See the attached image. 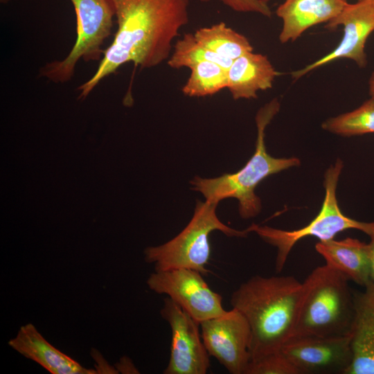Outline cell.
Masks as SVG:
<instances>
[{
  "label": "cell",
  "mask_w": 374,
  "mask_h": 374,
  "mask_svg": "<svg viewBox=\"0 0 374 374\" xmlns=\"http://www.w3.org/2000/svg\"><path fill=\"white\" fill-rule=\"evenodd\" d=\"M117 30L98 66L78 87L86 98L105 78L133 62L150 69L168 60L173 42L189 21L190 0H114Z\"/></svg>",
  "instance_id": "6da1fadb"
},
{
  "label": "cell",
  "mask_w": 374,
  "mask_h": 374,
  "mask_svg": "<svg viewBox=\"0 0 374 374\" xmlns=\"http://www.w3.org/2000/svg\"><path fill=\"white\" fill-rule=\"evenodd\" d=\"M302 294L303 283L292 276L260 275L232 293V308L244 316L251 328V360L280 350L292 337Z\"/></svg>",
  "instance_id": "7a4b0ae2"
},
{
  "label": "cell",
  "mask_w": 374,
  "mask_h": 374,
  "mask_svg": "<svg viewBox=\"0 0 374 374\" xmlns=\"http://www.w3.org/2000/svg\"><path fill=\"white\" fill-rule=\"evenodd\" d=\"M279 109L280 103L275 98L258 111L255 118L257 127L255 152L243 168L235 173L215 178L195 177L190 181L193 189L200 192L206 200L216 203L227 198L238 199L239 213L244 219L258 215L262 206L260 199L255 193L257 186L269 175L300 165L296 157L275 158L267 152L265 129Z\"/></svg>",
  "instance_id": "3957f363"
},
{
  "label": "cell",
  "mask_w": 374,
  "mask_h": 374,
  "mask_svg": "<svg viewBox=\"0 0 374 374\" xmlns=\"http://www.w3.org/2000/svg\"><path fill=\"white\" fill-rule=\"evenodd\" d=\"M348 279L327 265L316 267L303 282L293 336L349 335L354 300Z\"/></svg>",
  "instance_id": "277c9868"
},
{
  "label": "cell",
  "mask_w": 374,
  "mask_h": 374,
  "mask_svg": "<svg viewBox=\"0 0 374 374\" xmlns=\"http://www.w3.org/2000/svg\"><path fill=\"white\" fill-rule=\"evenodd\" d=\"M218 203L197 201L194 214L187 226L175 238L159 246L144 250L145 260L153 264L154 271L186 267L203 275L211 256L209 235L217 230L229 237L246 238L249 231H240L222 223L216 215Z\"/></svg>",
  "instance_id": "5b68a950"
},
{
  "label": "cell",
  "mask_w": 374,
  "mask_h": 374,
  "mask_svg": "<svg viewBox=\"0 0 374 374\" xmlns=\"http://www.w3.org/2000/svg\"><path fill=\"white\" fill-rule=\"evenodd\" d=\"M343 167L342 161L338 159L326 170L323 182L325 197L322 206L317 216L306 226L292 231L256 224H252L247 228L249 233H256L265 242L276 248V272L283 270L292 249L298 241L304 238L313 236L319 241H326L334 239L339 233L350 229L368 234L373 222H364L350 218L345 215L339 206L336 190Z\"/></svg>",
  "instance_id": "8992f818"
},
{
  "label": "cell",
  "mask_w": 374,
  "mask_h": 374,
  "mask_svg": "<svg viewBox=\"0 0 374 374\" xmlns=\"http://www.w3.org/2000/svg\"><path fill=\"white\" fill-rule=\"evenodd\" d=\"M76 17V39L69 54L61 60L46 64L39 75L56 83L73 76L77 63L102 58L105 41L111 35L115 17L114 0H70Z\"/></svg>",
  "instance_id": "52a82bcc"
},
{
  "label": "cell",
  "mask_w": 374,
  "mask_h": 374,
  "mask_svg": "<svg viewBox=\"0 0 374 374\" xmlns=\"http://www.w3.org/2000/svg\"><path fill=\"white\" fill-rule=\"evenodd\" d=\"M202 275L186 267L154 271L146 284L154 292L167 295L200 323L227 312L222 296L211 289Z\"/></svg>",
  "instance_id": "ba28073f"
},
{
  "label": "cell",
  "mask_w": 374,
  "mask_h": 374,
  "mask_svg": "<svg viewBox=\"0 0 374 374\" xmlns=\"http://www.w3.org/2000/svg\"><path fill=\"white\" fill-rule=\"evenodd\" d=\"M204 346L231 374H245L251 360V332L244 316L232 308L199 323Z\"/></svg>",
  "instance_id": "9c48e42d"
},
{
  "label": "cell",
  "mask_w": 374,
  "mask_h": 374,
  "mask_svg": "<svg viewBox=\"0 0 374 374\" xmlns=\"http://www.w3.org/2000/svg\"><path fill=\"white\" fill-rule=\"evenodd\" d=\"M343 27V35L339 44L329 53L303 68L292 72L298 80L308 73L339 59L353 61L359 68L368 64L366 43L374 31V0H360L348 3L341 13L326 24V28L335 30Z\"/></svg>",
  "instance_id": "30bf717a"
},
{
  "label": "cell",
  "mask_w": 374,
  "mask_h": 374,
  "mask_svg": "<svg viewBox=\"0 0 374 374\" xmlns=\"http://www.w3.org/2000/svg\"><path fill=\"white\" fill-rule=\"evenodd\" d=\"M161 317L171 330L170 358L164 374H205L210 367L199 332V323L169 297L163 300Z\"/></svg>",
  "instance_id": "8fae6325"
},
{
  "label": "cell",
  "mask_w": 374,
  "mask_h": 374,
  "mask_svg": "<svg viewBox=\"0 0 374 374\" xmlns=\"http://www.w3.org/2000/svg\"><path fill=\"white\" fill-rule=\"evenodd\" d=\"M280 351L300 374H345L352 362L349 335L291 337Z\"/></svg>",
  "instance_id": "7c38bea8"
},
{
  "label": "cell",
  "mask_w": 374,
  "mask_h": 374,
  "mask_svg": "<svg viewBox=\"0 0 374 374\" xmlns=\"http://www.w3.org/2000/svg\"><path fill=\"white\" fill-rule=\"evenodd\" d=\"M353 292L354 317L349 333L352 362L345 374H374V285Z\"/></svg>",
  "instance_id": "4fadbf2b"
},
{
  "label": "cell",
  "mask_w": 374,
  "mask_h": 374,
  "mask_svg": "<svg viewBox=\"0 0 374 374\" xmlns=\"http://www.w3.org/2000/svg\"><path fill=\"white\" fill-rule=\"evenodd\" d=\"M348 3L347 0H284L276 10L283 23L280 42H294L308 28L328 23Z\"/></svg>",
  "instance_id": "5bb4252c"
},
{
  "label": "cell",
  "mask_w": 374,
  "mask_h": 374,
  "mask_svg": "<svg viewBox=\"0 0 374 374\" xmlns=\"http://www.w3.org/2000/svg\"><path fill=\"white\" fill-rule=\"evenodd\" d=\"M8 345L52 374H96L51 344L33 323L20 327Z\"/></svg>",
  "instance_id": "9a60e30c"
},
{
  "label": "cell",
  "mask_w": 374,
  "mask_h": 374,
  "mask_svg": "<svg viewBox=\"0 0 374 374\" xmlns=\"http://www.w3.org/2000/svg\"><path fill=\"white\" fill-rule=\"evenodd\" d=\"M280 74L266 55L247 52L227 69V89L234 100L256 98L258 91L272 87Z\"/></svg>",
  "instance_id": "2e32d148"
},
{
  "label": "cell",
  "mask_w": 374,
  "mask_h": 374,
  "mask_svg": "<svg viewBox=\"0 0 374 374\" xmlns=\"http://www.w3.org/2000/svg\"><path fill=\"white\" fill-rule=\"evenodd\" d=\"M316 251L324 258L326 265L357 284L365 287L371 282L368 244L346 238L319 241Z\"/></svg>",
  "instance_id": "e0dca14e"
},
{
  "label": "cell",
  "mask_w": 374,
  "mask_h": 374,
  "mask_svg": "<svg viewBox=\"0 0 374 374\" xmlns=\"http://www.w3.org/2000/svg\"><path fill=\"white\" fill-rule=\"evenodd\" d=\"M193 34L202 46L231 60L253 51L247 37L228 27L224 22L200 28Z\"/></svg>",
  "instance_id": "ac0fdd59"
},
{
  "label": "cell",
  "mask_w": 374,
  "mask_h": 374,
  "mask_svg": "<svg viewBox=\"0 0 374 374\" xmlns=\"http://www.w3.org/2000/svg\"><path fill=\"white\" fill-rule=\"evenodd\" d=\"M190 73L181 88L188 97H205L227 88V69L220 64L203 61L190 68Z\"/></svg>",
  "instance_id": "d6986e66"
},
{
  "label": "cell",
  "mask_w": 374,
  "mask_h": 374,
  "mask_svg": "<svg viewBox=\"0 0 374 374\" xmlns=\"http://www.w3.org/2000/svg\"><path fill=\"white\" fill-rule=\"evenodd\" d=\"M321 127L341 136L374 133V98H369L351 112L326 120Z\"/></svg>",
  "instance_id": "ffe728a7"
},
{
  "label": "cell",
  "mask_w": 374,
  "mask_h": 374,
  "mask_svg": "<svg viewBox=\"0 0 374 374\" xmlns=\"http://www.w3.org/2000/svg\"><path fill=\"white\" fill-rule=\"evenodd\" d=\"M172 49L167 64L174 69H190L203 61L213 62L228 69L233 62L202 46L192 33L184 34L176 42Z\"/></svg>",
  "instance_id": "44dd1931"
},
{
  "label": "cell",
  "mask_w": 374,
  "mask_h": 374,
  "mask_svg": "<svg viewBox=\"0 0 374 374\" xmlns=\"http://www.w3.org/2000/svg\"><path fill=\"white\" fill-rule=\"evenodd\" d=\"M245 374H300L296 367L280 350L251 360Z\"/></svg>",
  "instance_id": "7402d4cb"
},
{
  "label": "cell",
  "mask_w": 374,
  "mask_h": 374,
  "mask_svg": "<svg viewBox=\"0 0 374 374\" xmlns=\"http://www.w3.org/2000/svg\"><path fill=\"white\" fill-rule=\"evenodd\" d=\"M208 3L213 0H197ZM224 5L238 12H254L271 17L272 12L268 5L269 0H217Z\"/></svg>",
  "instance_id": "603a6c76"
},
{
  "label": "cell",
  "mask_w": 374,
  "mask_h": 374,
  "mask_svg": "<svg viewBox=\"0 0 374 374\" xmlns=\"http://www.w3.org/2000/svg\"><path fill=\"white\" fill-rule=\"evenodd\" d=\"M368 235L370 237L371 239L370 242L368 243L370 259V276L371 281L374 285V222Z\"/></svg>",
  "instance_id": "cb8c5ba5"
},
{
  "label": "cell",
  "mask_w": 374,
  "mask_h": 374,
  "mask_svg": "<svg viewBox=\"0 0 374 374\" xmlns=\"http://www.w3.org/2000/svg\"><path fill=\"white\" fill-rule=\"evenodd\" d=\"M118 373H139V371L136 368L132 362L127 357H123L118 362Z\"/></svg>",
  "instance_id": "d4e9b609"
},
{
  "label": "cell",
  "mask_w": 374,
  "mask_h": 374,
  "mask_svg": "<svg viewBox=\"0 0 374 374\" xmlns=\"http://www.w3.org/2000/svg\"><path fill=\"white\" fill-rule=\"evenodd\" d=\"M368 92L371 98H374V71L371 74L368 80Z\"/></svg>",
  "instance_id": "484cf974"
},
{
  "label": "cell",
  "mask_w": 374,
  "mask_h": 374,
  "mask_svg": "<svg viewBox=\"0 0 374 374\" xmlns=\"http://www.w3.org/2000/svg\"><path fill=\"white\" fill-rule=\"evenodd\" d=\"M358 1H360V0H358Z\"/></svg>",
  "instance_id": "4316f807"
}]
</instances>
